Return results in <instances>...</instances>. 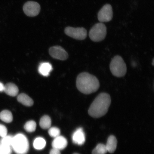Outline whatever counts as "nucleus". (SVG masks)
<instances>
[{"instance_id":"1","label":"nucleus","mask_w":154,"mask_h":154,"mask_svg":"<svg viewBox=\"0 0 154 154\" xmlns=\"http://www.w3.org/2000/svg\"><path fill=\"white\" fill-rule=\"evenodd\" d=\"M111 102L110 96L101 92L94 99L88 110V114L92 117L99 118L106 114Z\"/></svg>"},{"instance_id":"2","label":"nucleus","mask_w":154,"mask_h":154,"mask_svg":"<svg viewBox=\"0 0 154 154\" xmlns=\"http://www.w3.org/2000/svg\"><path fill=\"white\" fill-rule=\"evenodd\" d=\"M76 85L79 91L86 95L97 91L100 86L98 79L88 72H82L78 75Z\"/></svg>"},{"instance_id":"3","label":"nucleus","mask_w":154,"mask_h":154,"mask_svg":"<svg viewBox=\"0 0 154 154\" xmlns=\"http://www.w3.org/2000/svg\"><path fill=\"white\" fill-rule=\"evenodd\" d=\"M109 68L112 74L117 78L124 76L127 72L126 63L120 56L116 55L111 60Z\"/></svg>"},{"instance_id":"4","label":"nucleus","mask_w":154,"mask_h":154,"mask_svg":"<svg viewBox=\"0 0 154 154\" xmlns=\"http://www.w3.org/2000/svg\"><path fill=\"white\" fill-rule=\"evenodd\" d=\"M11 146L17 154H26L29 149L27 138L24 135L21 134H18L13 138Z\"/></svg>"},{"instance_id":"5","label":"nucleus","mask_w":154,"mask_h":154,"mask_svg":"<svg viewBox=\"0 0 154 154\" xmlns=\"http://www.w3.org/2000/svg\"><path fill=\"white\" fill-rule=\"evenodd\" d=\"M107 34V28L102 23L94 25L90 30L89 37L94 42H100L105 39Z\"/></svg>"},{"instance_id":"6","label":"nucleus","mask_w":154,"mask_h":154,"mask_svg":"<svg viewBox=\"0 0 154 154\" xmlns=\"http://www.w3.org/2000/svg\"><path fill=\"white\" fill-rule=\"evenodd\" d=\"M65 32L66 35L78 40L85 39L87 36V31L84 28H73L67 27L65 29Z\"/></svg>"},{"instance_id":"7","label":"nucleus","mask_w":154,"mask_h":154,"mask_svg":"<svg viewBox=\"0 0 154 154\" xmlns=\"http://www.w3.org/2000/svg\"><path fill=\"white\" fill-rule=\"evenodd\" d=\"M112 8L109 4L103 6L98 13L97 18L100 23L109 22L113 18Z\"/></svg>"},{"instance_id":"8","label":"nucleus","mask_w":154,"mask_h":154,"mask_svg":"<svg viewBox=\"0 0 154 154\" xmlns=\"http://www.w3.org/2000/svg\"><path fill=\"white\" fill-rule=\"evenodd\" d=\"M23 10L26 15L29 17H35L38 15L40 11L39 4L36 2L29 1L25 4Z\"/></svg>"},{"instance_id":"9","label":"nucleus","mask_w":154,"mask_h":154,"mask_svg":"<svg viewBox=\"0 0 154 154\" xmlns=\"http://www.w3.org/2000/svg\"><path fill=\"white\" fill-rule=\"evenodd\" d=\"M50 55L54 58L61 60H64L68 57L66 51L60 46H54L50 48Z\"/></svg>"},{"instance_id":"10","label":"nucleus","mask_w":154,"mask_h":154,"mask_svg":"<svg viewBox=\"0 0 154 154\" xmlns=\"http://www.w3.org/2000/svg\"><path fill=\"white\" fill-rule=\"evenodd\" d=\"M72 140L75 144L78 145H82L85 142V135L82 128L77 129L73 133Z\"/></svg>"},{"instance_id":"11","label":"nucleus","mask_w":154,"mask_h":154,"mask_svg":"<svg viewBox=\"0 0 154 154\" xmlns=\"http://www.w3.org/2000/svg\"><path fill=\"white\" fill-rule=\"evenodd\" d=\"M67 145V140L63 137L60 136L55 138L52 143L53 149L59 150L64 149Z\"/></svg>"},{"instance_id":"12","label":"nucleus","mask_w":154,"mask_h":154,"mask_svg":"<svg viewBox=\"0 0 154 154\" xmlns=\"http://www.w3.org/2000/svg\"><path fill=\"white\" fill-rule=\"evenodd\" d=\"M53 70L51 63L48 62L42 63L38 67V72L40 74L44 76H48Z\"/></svg>"},{"instance_id":"13","label":"nucleus","mask_w":154,"mask_h":154,"mask_svg":"<svg viewBox=\"0 0 154 154\" xmlns=\"http://www.w3.org/2000/svg\"><path fill=\"white\" fill-rule=\"evenodd\" d=\"M117 143V140L115 137L113 135L109 136L106 145L107 152L111 153L114 152L116 149Z\"/></svg>"},{"instance_id":"14","label":"nucleus","mask_w":154,"mask_h":154,"mask_svg":"<svg viewBox=\"0 0 154 154\" xmlns=\"http://www.w3.org/2000/svg\"><path fill=\"white\" fill-rule=\"evenodd\" d=\"M4 91L7 95L10 96H16L19 92V89L15 84L12 83H9L5 85Z\"/></svg>"},{"instance_id":"15","label":"nucleus","mask_w":154,"mask_h":154,"mask_svg":"<svg viewBox=\"0 0 154 154\" xmlns=\"http://www.w3.org/2000/svg\"><path fill=\"white\" fill-rule=\"evenodd\" d=\"M17 99L19 103L26 106H31L34 104L33 100L24 93L19 94L17 96Z\"/></svg>"},{"instance_id":"16","label":"nucleus","mask_w":154,"mask_h":154,"mask_svg":"<svg viewBox=\"0 0 154 154\" xmlns=\"http://www.w3.org/2000/svg\"><path fill=\"white\" fill-rule=\"evenodd\" d=\"M0 119L6 123H9L12 122L13 116L11 111L8 110L2 111L0 113Z\"/></svg>"},{"instance_id":"17","label":"nucleus","mask_w":154,"mask_h":154,"mask_svg":"<svg viewBox=\"0 0 154 154\" xmlns=\"http://www.w3.org/2000/svg\"><path fill=\"white\" fill-rule=\"evenodd\" d=\"M51 124V119L47 115L44 116L40 119L39 124L42 128L46 129L50 128Z\"/></svg>"},{"instance_id":"18","label":"nucleus","mask_w":154,"mask_h":154,"mask_svg":"<svg viewBox=\"0 0 154 154\" xmlns=\"http://www.w3.org/2000/svg\"><path fill=\"white\" fill-rule=\"evenodd\" d=\"M46 142L45 140L42 137H38L34 140V147L36 149L41 150L45 147Z\"/></svg>"},{"instance_id":"19","label":"nucleus","mask_w":154,"mask_h":154,"mask_svg":"<svg viewBox=\"0 0 154 154\" xmlns=\"http://www.w3.org/2000/svg\"><path fill=\"white\" fill-rule=\"evenodd\" d=\"M107 152L106 145L100 143L98 144L92 151V154H106Z\"/></svg>"},{"instance_id":"20","label":"nucleus","mask_w":154,"mask_h":154,"mask_svg":"<svg viewBox=\"0 0 154 154\" xmlns=\"http://www.w3.org/2000/svg\"><path fill=\"white\" fill-rule=\"evenodd\" d=\"M36 126V123L34 121H30L27 122L24 125V128L25 130L29 132L35 131Z\"/></svg>"},{"instance_id":"21","label":"nucleus","mask_w":154,"mask_h":154,"mask_svg":"<svg viewBox=\"0 0 154 154\" xmlns=\"http://www.w3.org/2000/svg\"><path fill=\"white\" fill-rule=\"evenodd\" d=\"M48 133L51 137L56 138L60 136V131L59 129L56 127H53L49 129Z\"/></svg>"},{"instance_id":"22","label":"nucleus","mask_w":154,"mask_h":154,"mask_svg":"<svg viewBox=\"0 0 154 154\" xmlns=\"http://www.w3.org/2000/svg\"><path fill=\"white\" fill-rule=\"evenodd\" d=\"M13 138L12 136L7 135L3 137L1 140V145L11 146Z\"/></svg>"},{"instance_id":"23","label":"nucleus","mask_w":154,"mask_h":154,"mask_svg":"<svg viewBox=\"0 0 154 154\" xmlns=\"http://www.w3.org/2000/svg\"><path fill=\"white\" fill-rule=\"evenodd\" d=\"M0 152L2 154H11V146L1 145Z\"/></svg>"},{"instance_id":"24","label":"nucleus","mask_w":154,"mask_h":154,"mask_svg":"<svg viewBox=\"0 0 154 154\" xmlns=\"http://www.w3.org/2000/svg\"><path fill=\"white\" fill-rule=\"evenodd\" d=\"M7 129L3 125L0 124V136L5 137L7 135Z\"/></svg>"},{"instance_id":"25","label":"nucleus","mask_w":154,"mask_h":154,"mask_svg":"<svg viewBox=\"0 0 154 154\" xmlns=\"http://www.w3.org/2000/svg\"><path fill=\"white\" fill-rule=\"evenodd\" d=\"M50 154H61L60 150L53 149L50 151Z\"/></svg>"},{"instance_id":"26","label":"nucleus","mask_w":154,"mask_h":154,"mask_svg":"<svg viewBox=\"0 0 154 154\" xmlns=\"http://www.w3.org/2000/svg\"><path fill=\"white\" fill-rule=\"evenodd\" d=\"M5 85L3 83L0 82V92H2L4 91Z\"/></svg>"},{"instance_id":"27","label":"nucleus","mask_w":154,"mask_h":154,"mask_svg":"<svg viewBox=\"0 0 154 154\" xmlns=\"http://www.w3.org/2000/svg\"><path fill=\"white\" fill-rule=\"evenodd\" d=\"M154 59H153V61H152V65H153V66L154 65Z\"/></svg>"},{"instance_id":"28","label":"nucleus","mask_w":154,"mask_h":154,"mask_svg":"<svg viewBox=\"0 0 154 154\" xmlns=\"http://www.w3.org/2000/svg\"><path fill=\"white\" fill-rule=\"evenodd\" d=\"M79 154L77 153H74V154Z\"/></svg>"},{"instance_id":"29","label":"nucleus","mask_w":154,"mask_h":154,"mask_svg":"<svg viewBox=\"0 0 154 154\" xmlns=\"http://www.w3.org/2000/svg\"><path fill=\"white\" fill-rule=\"evenodd\" d=\"M0 154H2L1 153V152H0Z\"/></svg>"},{"instance_id":"30","label":"nucleus","mask_w":154,"mask_h":154,"mask_svg":"<svg viewBox=\"0 0 154 154\" xmlns=\"http://www.w3.org/2000/svg\"><path fill=\"white\" fill-rule=\"evenodd\" d=\"M0 146H1V145H0Z\"/></svg>"}]
</instances>
